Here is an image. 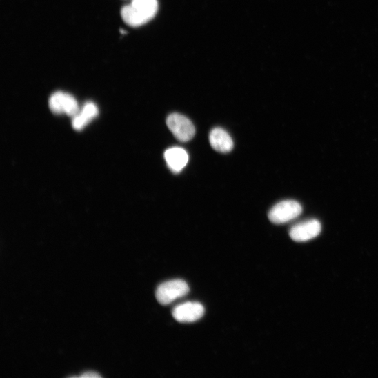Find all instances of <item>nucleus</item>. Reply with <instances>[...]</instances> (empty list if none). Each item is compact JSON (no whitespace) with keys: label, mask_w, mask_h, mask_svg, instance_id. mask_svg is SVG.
Returning a JSON list of instances; mask_svg holds the SVG:
<instances>
[{"label":"nucleus","mask_w":378,"mask_h":378,"mask_svg":"<svg viewBox=\"0 0 378 378\" xmlns=\"http://www.w3.org/2000/svg\"><path fill=\"white\" fill-rule=\"evenodd\" d=\"M210 143L217 152L226 154L233 148V141L229 134L221 128H214L210 133Z\"/></svg>","instance_id":"nucleus-8"},{"label":"nucleus","mask_w":378,"mask_h":378,"mask_svg":"<svg viewBox=\"0 0 378 378\" xmlns=\"http://www.w3.org/2000/svg\"><path fill=\"white\" fill-rule=\"evenodd\" d=\"M80 377H82V378H98V377H101V375H99L98 372H92V371H90V372H86L84 373H83Z\"/></svg>","instance_id":"nucleus-11"},{"label":"nucleus","mask_w":378,"mask_h":378,"mask_svg":"<svg viewBox=\"0 0 378 378\" xmlns=\"http://www.w3.org/2000/svg\"><path fill=\"white\" fill-rule=\"evenodd\" d=\"M321 231L320 222L316 219H310L293 226L290 231V235L294 241L304 243L317 237Z\"/></svg>","instance_id":"nucleus-6"},{"label":"nucleus","mask_w":378,"mask_h":378,"mask_svg":"<svg viewBox=\"0 0 378 378\" xmlns=\"http://www.w3.org/2000/svg\"><path fill=\"white\" fill-rule=\"evenodd\" d=\"M205 314L203 306L197 302H187L175 307L172 310L175 319L181 323H192L201 319Z\"/></svg>","instance_id":"nucleus-7"},{"label":"nucleus","mask_w":378,"mask_h":378,"mask_svg":"<svg viewBox=\"0 0 378 378\" xmlns=\"http://www.w3.org/2000/svg\"><path fill=\"white\" fill-rule=\"evenodd\" d=\"M49 106L52 112L56 115L66 114L74 117L80 111L75 98L71 94L62 91L52 94Z\"/></svg>","instance_id":"nucleus-5"},{"label":"nucleus","mask_w":378,"mask_h":378,"mask_svg":"<svg viewBox=\"0 0 378 378\" xmlns=\"http://www.w3.org/2000/svg\"><path fill=\"white\" fill-rule=\"evenodd\" d=\"M189 292L187 283L181 279H173L160 285L156 292L157 301L161 305H168Z\"/></svg>","instance_id":"nucleus-2"},{"label":"nucleus","mask_w":378,"mask_h":378,"mask_svg":"<svg viewBox=\"0 0 378 378\" xmlns=\"http://www.w3.org/2000/svg\"><path fill=\"white\" fill-rule=\"evenodd\" d=\"M168 168L174 173L180 172L188 161V155L186 150L181 148H172L164 154Z\"/></svg>","instance_id":"nucleus-9"},{"label":"nucleus","mask_w":378,"mask_h":378,"mask_svg":"<svg viewBox=\"0 0 378 378\" xmlns=\"http://www.w3.org/2000/svg\"><path fill=\"white\" fill-rule=\"evenodd\" d=\"M302 210L301 204L295 201H281L270 210L268 218L273 223L283 224L299 217Z\"/></svg>","instance_id":"nucleus-3"},{"label":"nucleus","mask_w":378,"mask_h":378,"mask_svg":"<svg viewBox=\"0 0 378 378\" xmlns=\"http://www.w3.org/2000/svg\"><path fill=\"white\" fill-rule=\"evenodd\" d=\"M166 123L174 136L182 143L190 141L195 135V125L181 115L175 113L169 115Z\"/></svg>","instance_id":"nucleus-4"},{"label":"nucleus","mask_w":378,"mask_h":378,"mask_svg":"<svg viewBox=\"0 0 378 378\" xmlns=\"http://www.w3.org/2000/svg\"><path fill=\"white\" fill-rule=\"evenodd\" d=\"M99 114L97 106L92 102L86 103L79 112L72 119V126L76 130H83Z\"/></svg>","instance_id":"nucleus-10"},{"label":"nucleus","mask_w":378,"mask_h":378,"mask_svg":"<svg viewBox=\"0 0 378 378\" xmlns=\"http://www.w3.org/2000/svg\"><path fill=\"white\" fill-rule=\"evenodd\" d=\"M158 9L157 0H132L130 5L122 8L121 15L126 24L137 27L152 20Z\"/></svg>","instance_id":"nucleus-1"}]
</instances>
